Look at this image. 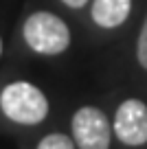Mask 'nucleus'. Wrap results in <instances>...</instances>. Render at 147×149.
I'll use <instances>...</instances> for the list:
<instances>
[{
	"label": "nucleus",
	"instance_id": "nucleus-4",
	"mask_svg": "<svg viewBox=\"0 0 147 149\" xmlns=\"http://www.w3.org/2000/svg\"><path fill=\"white\" fill-rule=\"evenodd\" d=\"M114 136L127 147L147 143V105L141 99H125L114 114Z\"/></svg>",
	"mask_w": 147,
	"mask_h": 149
},
{
	"label": "nucleus",
	"instance_id": "nucleus-7",
	"mask_svg": "<svg viewBox=\"0 0 147 149\" xmlns=\"http://www.w3.org/2000/svg\"><path fill=\"white\" fill-rule=\"evenodd\" d=\"M136 57H138V64L147 70V18L145 24H143L141 33H138V44H136Z\"/></svg>",
	"mask_w": 147,
	"mask_h": 149
},
{
	"label": "nucleus",
	"instance_id": "nucleus-9",
	"mask_svg": "<svg viewBox=\"0 0 147 149\" xmlns=\"http://www.w3.org/2000/svg\"><path fill=\"white\" fill-rule=\"evenodd\" d=\"M0 55H2V40H0Z\"/></svg>",
	"mask_w": 147,
	"mask_h": 149
},
{
	"label": "nucleus",
	"instance_id": "nucleus-8",
	"mask_svg": "<svg viewBox=\"0 0 147 149\" xmlns=\"http://www.w3.org/2000/svg\"><path fill=\"white\" fill-rule=\"evenodd\" d=\"M62 2H64V5H68V7H73V9H81L88 0H62Z\"/></svg>",
	"mask_w": 147,
	"mask_h": 149
},
{
	"label": "nucleus",
	"instance_id": "nucleus-2",
	"mask_svg": "<svg viewBox=\"0 0 147 149\" xmlns=\"http://www.w3.org/2000/svg\"><path fill=\"white\" fill-rule=\"evenodd\" d=\"M24 42L40 55H60L70 46V29L60 15L48 11L31 13L24 22Z\"/></svg>",
	"mask_w": 147,
	"mask_h": 149
},
{
	"label": "nucleus",
	"instance_id": "nucleus-1",
	"mask_svg": "<svg viewBox=\"0 0 147 149\" xmlns=\"http://www.w3.org/2000/svg\"><path fill=\"white\" fill-rule=\"evenodd\" d=\"M0 110L20 125H40L48 116V99L29 81H13L0 92Z\"/></svg>",
	"mask_w": 147,
	"mask_h": 149
},
{
	"label": "nucleus",
	"instance_id": "nucleus-5",
	"mask_svg": "<svg viewBox=\"0 0 147 149\" xmlns=\"http://www.w3.org/2000/svg\"><path fill=\"white\" fill-rule=\"evenodd\" d=\"M132 0H94L92 2V22L101 29H116L127 20Z\"/></svg>",
	"mask_w": 147,
	"mask_h": 149
},
{
	"label": "nucleus",
	"instance_id": "nucleus-6",
	"mask_svg": "<svg viewBox=\"0 0 147 149\" xmlns=\"http://www.w3.org/2000/svg\"><path fill=\"white\" fill-rule=\"evenodd\" d=\"M37 149H75V143L66 134H48L40 140Z\"/></svg>",
	"mask_w": 147,
	"mask_h": 149
},
{
	"label": "nucleus",
	"instance_id": "nucleus-3",
	"mask_svg": "<svg viewBox=\"0 0 147 149\" xmlns=\"http://www.w3.org/2000/svg\"><path fill=\"white\" fill-rule=\"evenodd\" d=\"M73 138L79 149H110V121L99 107L83 105L73 114Z\"/></svg>",
	"mask_w": 147,
	"mask_h": 149
}]
</instances>
